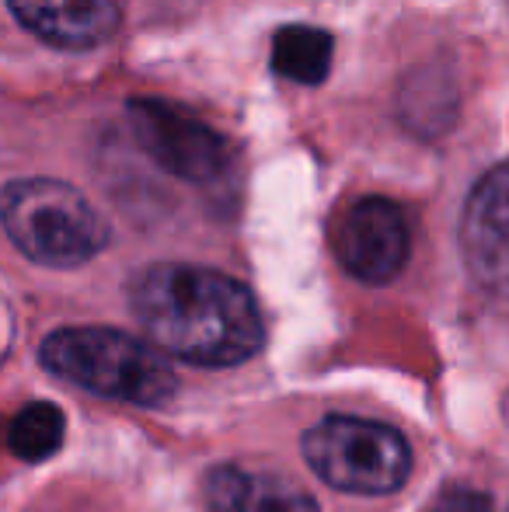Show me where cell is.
Segmentation results:
<instances>
[{
	"mask_svg": "<svg viewBox=\"0 0 509 512\" xmlns=\"http://www.w3.org/2000/svg\"><path fill=\"white\" fill-rule=\"evenodd\" d=\"M332 244L335 258L349 276L370 286H384L405 269L412 230L401 206L384 196H367L339 213Z\"/></svg>",
	"mask_w": 509,
	"mask_h": 512,
	"instance_id": "8992f818",
	"label": "cell"
},
{
	"mask_svg": "<svg viewBox=\"0 0 509 512\" xmlns=\"http://www.w3.org/2000/svg\"><path fill=\"white\" fill-rule=\"evenodd\" d=\"M206 499L217 512H318L297 481L241 467H217L206 478Z\"/></svg>",
	"mask_w": 509,
	"mask_h": 512,
	"instance_id": "9c48e42d",
	"label": "cell"
},
{
	"mask_svg": "<svg viewBox=\"0 0 509 512\" xmlns=\"http://www.w3.org/2000/svg\"><path fill=\"white\" fill-rule=\"evenodd\" d=\"M0 227L11 244L46 269H77L102 255L109 223L60 178H18L0 192Z\"/></svg>",
	"mask_w": 509,
	"mask_h": 512,
	"instance_id": "3957f363",
	"label": "cell"
},
{
	"mask_svg": "<svg viewBox=\"0 0 509 512\" xmlns=\"http://www.w3.org/2000/svg\"><path fill=\"white\" fill-rule=\"evenodd\" d=\"M11 14L56 49H95L119 28L116 0H7Z\"/></svg>",
	"mask_w": 509,
	"mask_h": 512,
	"instance_id": "ba28073f",
	"label": "cell"
},
{
	"mask_svg": "<svg viewBox=\"0 0 509 512\" xmlns=\"http://www.w3.org/2000/svg\"><path fill=\"white\" fill-rule=\"evenodd\" d=\"M129 304L157 349L192 366H238L265 342L252 290L203 265H150L136 276Z\"/></svg>",
	"mask_w": 509,
	"mask_h": 512,
	"instance_id": "6da1fadb",
	"label": "cell"
},
{
	"mask_svg": "<svg viewBox=\"0 0 509 512\" xmlns=\"http://www.w3.org/2000/svg\"><path fill=\"white\" fill-rule=\"evenodd\" d=\"M461 248L485 283H509V164L492 168L471 189L461 220Z\"/></svg>",
	"mask_w": 509,
	"mask_h": 512,
	"instance_id": "52a82bcc",
	"label": "cell"
},
{
	"mask_svg": "<svg viewBox=\"0 0 509 512\" xmlns=\"http://www.w3.org/2000/svg\"><path fill=\"white\" fill-rule=\"evenodd\" d=\"M129 126L140 150L185 182H213L227 168V140L199 115L157 98L129 102Z\"/></svg>",
	"mask_w": 509,
	"mask_h": 512,
	"instance_id": "5b68a950",
	"label": "cell"
},
{
	"mask_svg": "<svg viewBox=\"0 0 509 512\" xmlns=\"http://www.w3.org/2000/svg\"><path fill=\"white\" fill-rule=\"evenodd\" d=\"M332 53L335 39L325 28L286 25L272 39V67H276V74L293 84H304V88H314V84L325 81L328 70H332Z\"/></svg>",
	"mask_w": 509,
	"mask_h": 512,
	"instance_id": "30bf717a",
	"label": "cell"
},
{
	"mask_svg": "<svg viewBox=\"0 0 509 512\" xmlns=\"http://www.w3.org/2000/svg\"><path fill=\"white\" fill-rule=\"evenodd\" d=\"M429 512H496V509H492V502L485 499L482 492H471V488H447Z\"/></svg>",
	"mask_w": 509,
	"mask_h": 512,
	"instance_id": "7c38bea8",
	"label": "cell"
},
{
	"mask_svg": "<svg viewBox=\"0 0 509 512\" xmlns=\"http://www.w3.org/2000/svg\"><path fill=\"white\" fill-rule=\"evenodd\" d=\"M39 359L67 384L136 408H157L178 391L161 349L116 328H60L42 342Z\"/></svg>",
	"mask_w": 509,
	"mask_h": 512,
	"instance_id": "7a4b0ae2",
	"label": "cell"
},
{
	"mask_svg": "<svg viewBox=\"0 0 509 512\" xmlns=\"http://www.w3.org/2000/svg\"><path fill=\"white\" fill-rule=\"evenodd\" d=\"M304 457L325 485L349 495H391L412 474L408 439L374 418H321L307 429Z\"/></svg>",
	"mask_w": 509,
	"mask_h": 512,
	"instance_id": "277c9868",
	"label": "cell"
},
{
	"mask_svg": "<svg viewBox=\"0 0 509 512\" xmlns=\"http://www.w3.org/2000/svg\"><path fill=\"white\" fill-rule=\"evenodd\" d=\"M63 443V411L49 401H35L25 405L11 418L7 429V446L14 457L28 460V464H42L49 460Z\"/></svg>",
	"mask_w": 509,
	"mask_h": 512,
	"instance_id": "8fae6325",
	"label": "cell"
}]
</instances>
